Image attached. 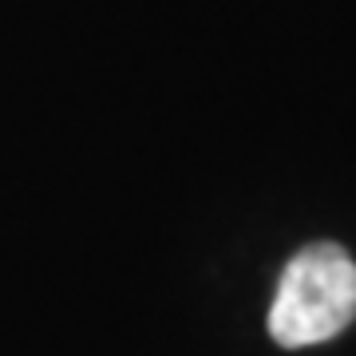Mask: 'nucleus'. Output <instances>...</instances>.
I'll list each match as a JSON object with an SVG mask.
<instances>
[{"mask_svg": "<svg viewBox=\"0 0 356 356\" xmlns=\"http://www.w3.org/2000/svg\"><path fill=\"white\" fill-rule=\"evenodd\" d=\"M356 321V261L337 242H313L281 269L269 337L281 348L332 341Z\"/></svg>", "mask_w": 356, "mask_h": 356, "instance_id": "obj_1", "label": "nucleus"}]
</instances>
